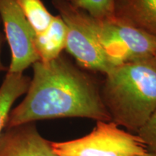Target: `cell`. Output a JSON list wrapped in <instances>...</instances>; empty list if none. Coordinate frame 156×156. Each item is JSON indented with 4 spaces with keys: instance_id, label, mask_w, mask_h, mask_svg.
Wrapping results in <instances>:
<instances>
[{
    "instance_id": "obj_1",
    "label": "cell",
    "mask_w": 156,
    "mask_h": 156,
    "mask_svg": "<svg viewBox=\"0 0 156 156\" xmlns=\"http://www.w3.org/2000/svg\"><path fill=\"white\" fill-rule=\"evenodd\" d=\"M34 75L25 97L12 109L6 128L61 118L110 122L101 85L92 76L61 54L33 64Z\"/></svg>"
},
{
    "instance_id": "obj_2",
    "label": "cell",
    "mask_w": 156,
    "mask_h": 156,
    "mask_svg": "<svg viewBox=\"0 0 156 156\" xmlns=\"http://www.w3.org/2000/svg\"><path fill=\"white\" fill-rule=\"evenodd\" d=\"M101 93L112 122L136 134L156 111L155 67L147 60L116 66Z\"/></svg>"
},
{
    "instance_id": "obj_3",
    "label": "cell",
    "mask_w": 156,
    "mask_h": 156,
    "mask_svg": "<svg viewBox=\"0 0 156 156\" xmlns=\"http://www.w3.org/2000/svg\"><path fill=\"white\" fill-rule=\"evenodd\" d=\"M51 144L58 156H140L148 152L137 134L112 121L96 122L92 131L82 137Z\"/></svg>"
},
{
    "instance_id": "obj_4",
    "label": "cell",
    "mask_w": 156,
    "mask_h": 156,
    "mask_svg": "<svg viewBox=\"0 0 156 156\" xmlns=\"http://www.w3.org/2000/svg\"><path fill=\"white\" fill-rule=\"evenodd\" d=\"M67 26L65 49L82 69L106 75L116 67L101 46L85 11L67 0H52Z\"/></svg>"
},
{
    "instance_id": "obj_5",
    "label": "cell",
    "mask_w": 156,
    "mask_h": 156,
    "mask_svg": "<svg viewBox=\"0 0 156 156\" xmlns=\"http://www.w3.org/2000/svg\"><path fill=\"white\" fill-rule=\"evenodd\" d=\"M87 15V21L101 46L116 65L145 61L156 54V38L117 19H96Z\"/></svg>"
},
{
    "instance_id": "obj_6",
    "label": "cell",
    "mask_w": 156,
    "mask_h": 156,
    "mask_svg": "<svg viewBox=\"0 0 156 156\" xmlns=\"http://www.w3.org/2000/svg\"><path fill=\"white\" fill-rule=\"evenodd\" d=\"M0 19L11 51L7 72L23 73L25 69L39 61L34 47V31L17 0H0Z\"/></svg>"
},
{
    "instance_id": "obj_7",
    "label": "cell",
    "mask_w": 156,
    "mask_h": 156,
    "mask_svg": "<svg viewBox=\"0 0 156 156\" xmlns=\"http://www.w3.org/2000/svg\"><path fill=\"white\" fill-rule=\"evenodd\" d=\"M35 122L5 128L0 136V156H58Z\"/></svg>"
},
{
    "instance_id": "obj_8",
    "label": "cell",
    "mask_w": 156,
    "mask_h": 156,
    "mask_svg": "<svg viewBox=\"0 0 156 156\" xmlns=\"http://www.w3.org/2000/svg\"><path fill=\"white\" fill-rule=\"evenodd\" d=\"M114 15L156 38V0H114Z\"/></svg>"
},
{
    "instance_id": "obj_9",
    "label": "cell",
    "mask_w": 156,
    "mask_h": 156,
    "mask_svg": "<svg viewBox=\"0 0 156 156\" xmlns=\"http://www.w3.org/2000/svg\"><path fill=\"white\" fill-rule=\"evenodd\" d=\"M67 30L65 23L59 15L54 16L47 30L35 34L34 47L39 61L49 62L58 58L65 49Z\"/></svg>"
},
{
    "instance_id": "obj_10",
    "label": "cell",
    "mask_w": 156,
    "mask_h": 156,
    "mask_svg": "<svg viewBox=\"0 0 156 156\" xmlns=\"http://www.w3.org/2000/svg\"><path fill=\"white\" fill-rule=\"evenodd\" d=\"M30 78L23 73L7 72L0 86V136L7 126L12 107L17 98L28 91Z\"/></svg>"
},
{
    "instance_id": "obj_11",
    "label": "cell",
    "mask_w": 156,
    "mask_h": 156,
    "mask_svg": "<svg viewBox=\"0 0 156 156\" xmlns=\"http://www.w3.org/2000/svg\"><path fill=\"white\" fill-rule=\"evenodd\" d=\"M35 34H41L47 30L54 15L45 7L41 0H17Z\"/></svg>"
},
{
    "instance_id": "obj_12",
    "label": "cell",
    "mask_w": 156,
    "mask_h": 156,
    "mask_svg": "<svg viewBox=\"0 0 156 156\" xmlns=\"http://www.w3.org/2000/svg\"><path fill=\"white\" fill-rule=\"evenodd\" d=\"M77 8L96 19L114 17V0H67Z\"/></svg>"
},
{
    "instance_id": "obj_13",
    "label": "cell",
    "mask_w": 156,
    "mask_h": 156,
    "mask_svg": "<svg viewBox=\"0 0 156 156\" xmlns=\"http://www.w3.org/2000/svg\"><path fill=\"white\" fill-rule=\"evenodd\" d=\"M136 134L145 144L148 152L156 155V111Z\"/></svg>"
},
{
    "instance_id": "obj_14",
    "label": "cell",
    "mask_w": 156,
    "mask_h": 156,
    "mask_svg": "<svg viewBox=\"0 0 156 156\" xmlns=\"http://www.w3.org/2000/svg\"><path fill=\"white\" fill-rule=\"evenodd\" d=\"M3 43V37L1 33H0V72L4 71V70L6 69V68L4 66V64H2L1 60V48H2V45Z\"/></svg>"
},
{
    "instance_id": "obj_15",
    "label": "cell",
    "mask_w": 156,
    "mask_h": 156,
    "mask_svg": "<svg viewBox=\"0 0 156 156\" xmlns=\"http://www.w3.org/2000/svg\"><path fill=\"white\" fill-rule=\"evenodd\" d=\"M147 61H149L150 62H151V63L153 64V65L155 67V69H156V54L151 58L148 59Z\"/></svg>"
},
{
    "instance_id": "obj_16",
    "label": "cell",
    "mask_w": 156,
    "mask_h": 156,
    "mask_svg": "<svg viewBox=\"0 0 156 156\" xmlns=\"http://www.w3.org/2000/svg\"><path fill=\"white\" fill-rule=\"evenodd\" d=\"M140 156H156V155H155V154L151 153H149V152H147V153H146L145 154H143V155H140Z\"/></svg>"
}]
</instances>
